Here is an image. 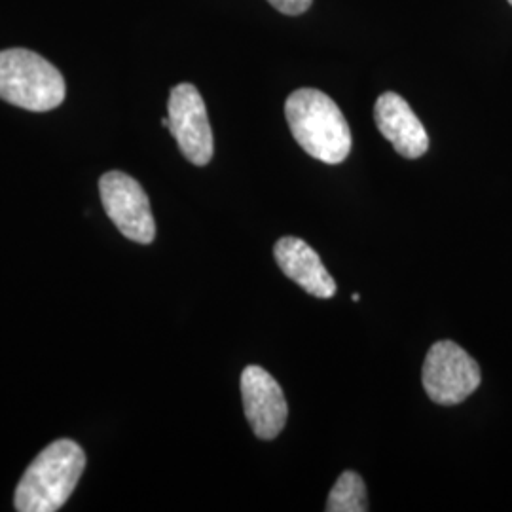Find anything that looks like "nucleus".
Wrapping results in <instances>:
<instances>
[{"label": "nucleus", "mask_w": 512, "mask_h": 512, "mask_svg": "<svg viewBox=\"0 0 512 512\" xmlns=\"http://www.w3.org/2000/svg\"><path fill=\"white\" fill-rule=\"evenodd\" d=\"M421 378L433 403L454 406L475 393L482 382V372L475 359L456 342L440 340L427 351Z\"/></svg>", "instance_id": "nucleus-4"}, {"label": "nucleus", "mask_w": 512, "mask_h": 512, "mask_svg": "<svg viewBox=\"0 0 512 512\" xmlns=\"http://www.w3.org/2000/svg\"><path fill=\"white\" fill-rule=\"evenodd\" d=\"M274 256L281 272L306 293L315 298H332L336 294L334 277L327 272L321 256L306 241L281 238L275 243Z\"/></svg>", "instance_id": "nucleus-9"}, {"label": "nucleus", "mask_w": 512, "mask_h": 512, "mask_svg": "<svg viewBox=\"0 0 512 512\" xmlns=\"http://www.w3.org/2000/svg\"><path fill=\"white\" fill-rule=\"evenodd\" d=\"M63 74L42 55L25 48L0 52V99L31 112H48L65 101Z\"/></svg>", "instance_id": "nucleus-3"}, {"label": "nucleus", "mask_w": 512, "mask_h": 512, "mask_svg": "<svg viewBox=\"0 0 512 512\" xmlns=\"http://www.w3.org/2000/svg\"><path fill=\"white\" fill-rule=\"evenodd\" d=\"M245 416L260 440H274L285 427L289 406L281 385L262 366H247L241 374Z\"/></svg>", "instance_id": "nucleus-7"}, {"label": "nucleus", "mask_w": 512, "mask_h": 512, "mask_svg": "<svg viewBox=\"0 0 512 512\" xmlns=\"http://www.w3.org/2000/svg\"><path fill=\"white\" fill-rule=\"evenodd\" d=\"M101 202L122 236L150 245L156 238V222L143 186L122 171H109L99 179Z\"/></svg>", "instance_id": "nucleus-5"}, {"label": "nucleus", "mask_w": 512, "mask_h": 512, "mask_svg": "<svg viewBox=\"0 0 512 512\" xmlns=\"http://www.w3.org/2000/svg\"><path fill=\"white\" fill-rule=\"evenodd\" d=\"M162 126L169 129V118H164V120H162Z\"/></svg>", "instance_id": "nucleus-12"}, {"label": "nucleus", "mask_w": 512, "mask_h": 512, "mask_svg": "<svg viewBox=\"0 0 512 512\" xmlns=\"http://www.w3.org/2000/svg\"><path fill=\"white\" fill-rule=\"evenodd\" d=\"M277 12L285 16H302L313 4V0H268Z\"/></svg>", "instance_id": "nucleus-11"}, {"label": "nucleus", "mask_w": 512, "mask_h": 512, "mask_svg": "<svg viewBox=\"0 0 512 512\" xmlns=\"http://www.w3.org/2000/svg\"><path fill=\"white\" fill-rule=\"evenodd\" d=\"M285 116L296 143L323 164H342L351 152V129L327 93L300 88L287 97Z\"/></svg>", "instance_id": "nucleus-1"}, {"label": "nucleus", "mask_w": 512, "mask_h": 512, "mask_svg": "<svg viewBox=\"0 0 512 512\" xmlns=\"http://www.w3.org/2000/svg\"><path fill=\"white\" fill-rule=\"evenodd\" d=\"M325 511L329 512H365L368 511L366 486L361 475L346 471L330 490Z\"/></svg>", "instance_id": "nucleus-10"}, {"label": "nucleus", "mask_w": 512, "mask_h": 512, "mask_svg": "<svg viewBox=\"0 0 512 512\" xmlns=\"http://www.w3.org/2000/svg\"><path fill=\"white\" fill-rule=\"evenodd\" d=\"M509 4H511V6H512V0H509Z\"/></svg>", "instance_id": "nucleus-14"}, {"label": "nucleus", "mask_w": 512, "mask_h": 512, "mask_svg": "<svg viewBox=\"0 0 512 512\" xmlns=\"http://www.w3.org/2000/svg\"><path fill=\"white\" fill-rule=\"evenodd\" d=\"M359 300H361V296L357 293L353 294V302H359Z\"/></svg>", "instance_id": "nucleus-13"}, {"label": "nucleus", "mask_w": 512, "mask_h": 512, "mask_svg": "<svg viewBox=\"0 0 512 512\" xmlns=\"http://www.w3.org/2000/svg\"><path fill=\"white\" fill-rule=\"evenodd\" d=\"M378 131L408 160H418L429 150V135L416 112L399 93H382L374 105Z\"/></svg>", "instance_id": "nucleus-8"}, {"label": "nucleus", "mask_w": 512, "mask_h": 512, "mask_svg": "<svg viewBox=\"0 0 512 512\" xmlns=\"http://www.w3.org/2000/svg\"><path fill=\"white\" fill-rule=\"evenodd\" d=\"M169 131L184 158L194 165H207L213 158L215 143L202 93L192 84H179L169 93L167 103Z\"/></svg>", "instance_id": "nucleus-6"}, {"label": "nucleus", "mask_w": 512, "mask_h": 512, "mask_svg": "<svg viewBox=\"0 0 512 512\" xmlns=\"http://www.w3.org/2000/svg\"><path fill=\"white\" fill-rule=\"evenodd\" d=\"M84 469V450L74 440H55L21 476L14 497L16 511H59L73 495Z\"/></svg>", "instance_id": "nucleus-2"}]
</instances>
